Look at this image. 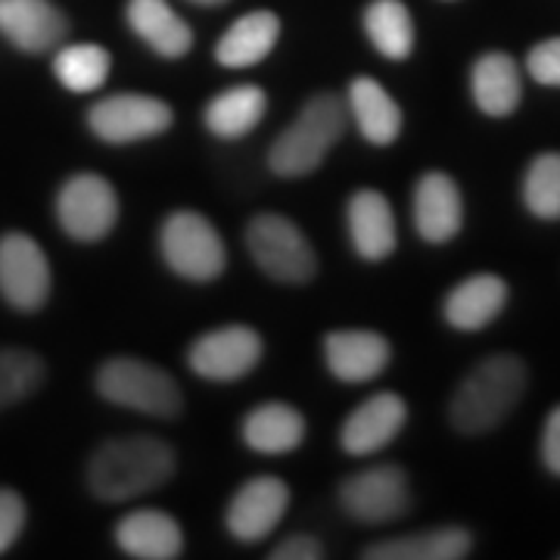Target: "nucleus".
<instances>
[{
    "label": "nucleus",
    "instance_id": "obj_1",
    "mask_svg": "<svg viewBox=\"0 0 560 560\" xmlns=\"http://www.w3.org/2000/svg\"><path fill=\"white\" fill-rule=\"evenodd\" d=\"M175 474L172 445L153 436L113 440L88 464V486L101 501H128L160 489Z\"/></svg>",
    "mask_w": 560,
    "mask_h": 560
},
{
    "label": "nucleus",
    "instance_id": "obj_2",
    "mask_svg": "<svg viewBox=\"0 0 560 560\" xmlns=\"http://www.w3.org/2000/svg\"><path fill=\"white\" fill-rule=\"evenodd\" d=\"M526 389V364L514 355H492L470 371V377L460 383L448 418L458 433L480 436L495 430L508 418Z\"/></svg>",
    "mask_w": 560,
    "mask_h": 560
},
{
    "label": "nucleus",
    "instance_id": "obj_3",
    "mask_svg": "<svg viewBox=\"0 0 560 560\" xmlns=\"http://www.w3.org/2000/svg\"><path fill=\"white\" fill-rule=\"evenodd\" d=\"M346 128V106L334 94H318L305 103L290 128L275 140L268 165L283 178H302L318 168L327 150L342 138Z\"/></svg>",
    "mask_w": 560,
    "mask_h": 560
},
{
    "label": "nucleus",
    "instance_id": "obj_4",
    "mask_svg": "<svg viewBox=\"0 0 560 560\" xmlns=\"http://www.w3.org/2000/svg\"><path fill=\"white\" fill-rule=\"evenodd\" d=\"M97 389L106 401L150 418H175L184 408L175 377L140 359L106 361L97 374Z\"/></svg>",
    "mask_w": 560,
    "mask_h": 560
},
{
    "label": "nucleus",
    "instance_id": "obj_5",
    "mask_svg": "<svg viewBox=\"0 0 560 560\" xmlns=\"http://www.w3.org/2000/svg\"><path fill=\"white\" fill-rule=\"evenodd\" d=\"M162 259L187 280H215L224 271V243L212 221L197 212H175L162 224Z\"/></svg>",
    "mask_w": 560,
    "mask_h": 560
},
{
    "label": "nucleus",
    "instance_id": "obj_6",
    "mask_svg": "<svg viewBox=\"0 0 560 560\" xmlns=\"http://www.w3.org/2000/svg\"><path fill=\"white\" fill-rule=\"evenodd\" d=\"M246 246L268 278L280 283H305L315 278V253L302 231L283 215H259L249 221Z\"/></svg>",
    "mask_w": 560,
    "mask_h": 560
},
{
    "label": "nucleus",
    "instance_id": "obj_7",
    "mask_svg": "<svg viewBox=\"0 0 560 560\" xmlns=\"http://www.w3.org/2000/svg\"><path fill=\"white\" fill-rule=\"evenodd\" d=\"M57 215L62 231L79 243H97L113 234L119 221V197L101 175H75L62 184L57 197Z\"/></svg>",
    "mask_w": 560,
    "mask_h": 560
},
{
    "label": "nucleus",
    "instance_id": "obj_8",
    "mask_svg": "<svg viewBox=\"0 0 560 560\" xmlns=\"http://www.w3.org/2000/svg\"><path fill=\"white\" fill-rule=\"evenodd\" d=\"M88 125L103 143L125 147V143H138V140L156 138L162 131H168L172 106L160 97L113 94V97L91 106Z\"/></svg>",
    "mask_w": 560,
    "mask_h": 560
},
{
    "label": "nucleus",
    "instance_id": "obj_9",
    "mask_svg": "<svg viewBox=\"0 0 560 560\" xmlns=\"http://www.w3.org/2000/svg\"><path fill=\"white\" fill-rule=\"evenodd\" d=\"M342 511L359 523L399 521L411 508L408 477L396 464L368 467L340 486Z\"/></svg>",
    "mask_w": 560,
    "mask_h": 560
},
{
    "label": "nucleus",
    "instance_id": "obj_10",
    "mask_svg": "<svg viewBox=\"0 0 560 560\" xmlns=\"http://www.w3.org/2000/svg\"><path fill=\"white\" fill-rule=\"evenodd\" d=\"M0 293L20 312H35L50 296V265L25 234L0 237Z\"/></svg>",
    "mask_w": 560,
    "mask_h": 560
},
{
    "label": "nucleus",
    "instance_id": "obj_11",
    "mask_svg": "<svg viewBox=\"0 0 560 560\" xmlns=\"http://www.w3.org/2000/svg\"><path fill=\"white\" fill-rule=\"evenodd\" d=\"M187 361L206 381H241L261 361V337L253 327L231 324L194 342Z\"/></svg>",
    "mask_w": 560,
    "mask_h": 560
},
{
    "label": "nucleus",
    "instance_id": "obj_12",
    "mask_svg": "<svg viewBox=\"0 0 560 560\" xmlns=\"http://www.w3.org/2000/svg\"><path fill=\"white\" fill-rule=\"evenodd\" d=\"M290 489L278 477H256L243 486L228 508V529L237 541H261L287 514Z\"/></svg>",
    "mask_w": 560,
    "mask_h": 560
},
{
    "label": "nucleus",
    "instance_id": "obj_13",
    "mask_svg": "<svg viewBox=\"0 0 560 560\" xmlns=\"http://www.w3.org/2000/svg\"><path fill=\"white\" fill-rule=\"evenodd\" d=\"M408 420V405L396 393H377L368 401H361L359 408L342 423L340 442L346 455H374L383 445L396 440Z\"/></svg>",
    "mask_w": 560,
    "mask_h": 560
},
{
    "label": "nucleus",
    "instance_id": "obj_14",
    "mask_svg": "<svg viewBox=\"0 0 560 560\" xmlns=\"http://www.w3.org/2000/svg\"><path fill=\"white\" fill-rule=\"evenodd\" d=\"M69 22L50 0H0V35L25 54L54 50Z\"/></svg>",
    "mask_w": 560,
    "mask_h": 560
},
{
    "label": "nucleus",
    "instance_id": "obj_15",
    "mask_svg": "<svg viewBox=\"0 0 560 560\" xmlns=\"http://www.w3.org/2000/svg\"><path fill=\"white\" fill-rule=\"evenodd\" d=\"M415 224L427 243H448L464 224V200L445 172H427L415 187Z\"/></svg>",
    "mask_w": 560,
    "mask_h": 560
},
{
    "label": "nucleus",
    "instance_id": "obj_16",
    "mask_svg": "<svg viewBox=\"0 0 560 560\" xmlns=\"http://www.w3.org/2000/svg\"><path fill=\"white\" fill-rule=\"evenodd\" d=\"M324 361L342 383H368L389 364V342L374 330H337L324 340Z\"/></svg>",
    "mask_w": 560,
    "mask_h": 560
},
{
    "label": "nucleus",
    "instance_id": "obj_17",
    "mask_svg": "<svg viewBox=\"0 0 560 560\" xmlns=\"http://www.w3.org/2000/svg\"><path fill=\"white\" fill-rule=\"evenodd\" d=\"M116 541L128 558L175 560L184 555V533L175 517L143 508L121 517L116 526Z\"/></svg>",
    "mask_w": 560,
    "mask_h": 560
},
{
    "label": "nucleus",
    "instance_id": "obj_18",
    "mask_svg": "<svg viewBox=\"0 0 560 560\" xmlns=\"http://www.w3.org/2000/svg\"><path fill=\"white\" fill-rule=\"evenodd\" d=\"M349 237L361 259L381 261L396 249V215L377 190H359L349 200Z\"/></svg>",
    "mask_w": 560,
    "mask_h": 560
},
{
    "label": "nucleus",
    "instance_id": "obj_19",
    "mask_svg": "<svg viewBox=\"0 0 560 560\" xmlns=\"http://www.w3.org/2000/svg\"><path fill=\"white\" fill-rule=\"evenodd\" d=\"M508 305V283L499 275H474L458 283L445 300V320L455 330H482Z\"/></svg>",
    "mask_w": 560,
    "mask_h": 560
},
{
    "label": "nucleus",
    "instance_id": "obj_20",
    "mask_svg": "<svg viewBox=\"0 0 560 560\" xmlns=\"http://www.w3.org/2000/svg\"><path fill=\"white\" fill-rule=\"evenodd\" d=\"M128 25L160 57L178 60L194 47V32L165 0H128Z\"/></svg>",
    "mask_w": 560,
    "mask_h": 560
},
{
    "label": "nucleus",
    "instance_id": "obj_21",
    "mask_svg": "<svg viewBox=\"0 0 560 560\" xmlns=\"http://www.w3.org/2000/svg\"><path fill=\"white\" fill-rule=\"evenodd\" d=\"M305 440V420L283 401H268L243 420V442L259 455H287Z\"/></svg>",
    "mask_w": 560,
    "mask_h": 560
},
{
    "label": "nucleus",
    "instance_id": "obj_22",
    "mask_svg": "<svg viewBox=\"0 0 560 560\" xmlns=\"http://www.w3.org/2000/svg\"><path fill=\"white\" fill-rule=\"evenodd\" d=\"M470 88H474L477 106L492 119H504L521 106L523 84L517 62L511 60L508 54H499V50H492V54L477 60L474 75H470Z\"/></svg>",
    "mask_w": 560,
    "mask_h": 560
},
{
    "label": "nucleus",
    "instance_id": "obj_23",
    "mask_svg": "<svg viewBox=\"0 0 560 560\" xmlns=\"http://www.w3.org/2000/svg\"><path fill=\"white\" fill-rule=\"evenodd\" d=\"M280 38V20L268 10L259 13H246L243 20H237L224 35H221L215 57L221 66L228 69H249L261 62Z\"/></svg>",
    "mask_w": 560,
    "mask_h": 560
},
{
    "label": "nucleus",
    "instance_id": "obj_24",
    "mask_svg": "<svg viewBox=\"0 0 560 560\" xmlns=\"http://www.w3.org/2000/svg\"><path fill=\"white\" fill-rule=\"evenodd\" d=\"M349 109L355 116L361 138L374 147H386L399 138L401 109L381 81L355 79L349 84Z\"/></svg>",
    "mask_w": 560,
    "mask_h": 560
},
{
    "label": "nucleus",
    "instance_id": "obj_25",
    "mask_svg": "<svg viewBox=\"0 0 560 560\" xmlns=\"http://www.w3.org/2000/svg\"><path fill=\"white\" fill-rule=\"evenodd\" d=\"M474 539L460 526H442L430 533H415L401 539L377 541L364 551L368 560H460L470 555Z\"/></svg>",
    "mask_w": 560,
    "mask_h": 560
},
{
    "label": "nucleus",
    "instance_id": "obj_26",
    "mask_svg": "<svg viewBox=\"0 0 560 560\" xmlns=\"http://www.w3.org/2000/svg\"><path fill=\"white\" fill-rule=\"evenodd\" d=\"M265 106L268 97L256 84L231 88L206 106V128L221 140H237L259 125Z\"/></svg>",
    "mask_w": 560,
    "mask_h": 560
},
{
    "label": "nucleus",
    "instance_id": "obj_27",
    "mask_svg": "<svg viewBox=\"0 0 560 560\" xmlns=\"http://www.w3.org/2000/svg\"><path fill=\"white\" fill-rule=\"evenodd\" d=\"M364 28L371 44L389 60H408L415 47V22L401 0H374L364 10Z\"/></svg>",
    "mask_w": 560,
    "mask_h": 560
},
{
    "label": "nucleus",
    "instance_id": "obj_28",
    "mask_svg": "<svg viewBox=\"0 0 560 560\" xmlns=\"http://www.w3.org/2000/svg\"><path fill=\"white\" fill-rule=\"evenodd\" d=\"M109 69H113V60L97 44L62 47L60 54H57V60H54L57 79L72 94H91V91L103 88V81L109 79Z\"/></svg>",
    "mask_w": 560,
    "mask_h": 560
},
{
    "label": "nucleus",
    "instance_id": "obj_29",
    "mask_svg": "<svg viewBox=\"0 0 560 560\" xmlns=\"http://www.w3.org/2000/svg\"><path fill=\"white\" fill-rule=\"evenodd\" d=\"M523 202L541 221L560 219V153H541L523 178Z\"/></svg>",
    "mask_w": 560,
    "mask_h": 560
},
{
    "label": "nucleus",
    "instance_id": "obj_30",
    "mask_svg": "<svg viewBox=\"0 0 560 560\" xmlns=\"http://www.w3.org/2000/svg\"><path fill=\"white\" fill-rule=\"evenodd\" d=\"M44 377L38 355L25 349H0V408L25 399Z\"/></svg>",
    "mask_w": 560,
    "mask_h": 560
},
{
    "label": "nucleus",
    "instance_id": "obj_31",
    "mask_svg": "<svg viewBox=\"0 0 560 560\" xmlns=\"http://www.w3.org/2000/svg\"><path fill=\"white\" fill-rule=\"evenodd\" d=\"M526 69H529V75L539 84L560 88V38L536 44L529 50V57H526Z\"/></svg>",
    "mask_w": 560,
    "mask_h": 560
},
{
    "label": "nucleus",
    "instance_id": "obj_32",
    "mask_svg": "<svg viewBox=\"0 0 560 560\" xmlns=\"http://www.w3.org/2000/svg\"><path fill=\"white\" fill-rule=\"evenodd\" d=\"M25 526V501L13 489H0V555L20 539Z\"/></svg>",
    "mask_w": 560,
    "mask_h": 560
},
{
    "label": "nucleus",
    "instance_id": "obj_33",
    "mask_svg": "<svg viewBox=\"0 0 560 560\" xmlns=\"http://www.w3.org/2000/svg\"><path fill=\"white\" fill-rule=\"evenodd\" d=\"M271 560H318L324 558V548H320V541L308 539V536H290V539H283L268 555Z\"/></svg>",
    "mask_w": 560,
    "mask_h": 560
},
{
    "label": "nucleus",
    "instance_id": "obj_34",
    "mask_svg": "<svg viewBox=\"0 0 560 560\" xmlns=\"http://www.w3.org/2000/svg\"><path fill=\"white\" fill-rule=\"evenodd\" d=\"M541 460L545 467L560 477V405L545 420V433H541Z\"/></svg>",
    "mask_w": 560,
    "mask_h": 560
},
{
    "label": "nucleus",
    "instance_id": "obj_35",
    "mask_svg": "<svg viewBox=\"0 0 560 560\" xmlns=\"http://www.w3.org/2000/svg\"><path fill=\"white\" fill-rule=\"evenodd\" d=\"M194 3H206V7H219L224 0H194Z\"/></svg>",
    "mask_w": 560,
    "mask_h": 560
}]
</instances>
